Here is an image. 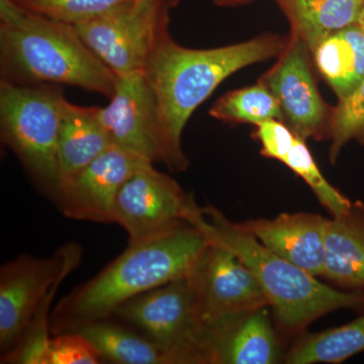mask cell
<instances>
[{"label":"cell","instance_id":"obj_1","mask_svg":"<svg viewBox=\"0 0 364 364\" xmlns=\"http://www.w3.org/2000/svg\"><path fill=\"white\" fill-rule=\"evenodd\" d=\"M286 38L264 33L238 44L189 49L167 33L150 55L144 69L156 97L164 144V164L171 171L188 168L182 133L196 109L225 79L245 67L277 58Z\"/></svg>","mask_w":364,"mask_h":364},{"label":"cell","instance_id":"obj_2","mask_svg":"<svg viewBox=\"0 0 364 364\" xmlns=\"http://www.w3.org/2000/svg\"><path fill=\"white\" fill-rule=\"evenodd\" d=\"M210 241L186 222L128 248L90 282L76 287L50 316L51 334L111 318L129 299L186 277Z\"/></svg>","mask_w":364,"mask_h":364},{"label":"cell","instance_id":"obj_3","mask_svg":"<svg viewBox=\"0 0 364 364\" xmlns=\"http://www.w3.org/2000/svg\"><path fill=\"white\" fill-rule=\"evenodd\" d=\"M0 75L20 85H71L111 98L117 75L73 26L0 0Z\"/></svg>","mask_w":364,"mask_h":364},{"label":"cell","instance_id":"obj_4","mask_svg":"<svg viewBox=\"0 0 364 364\" xmlns=\"http://www.w3.org/2000/svg\"><path fill=\"white\" fill-rule=\"evenodd\" d=\"M184 220L250 268L287 332L303 331L317 318L340 309L364 308V291H342L323 284L273 252L213 205L198 207L191 198Z\"/></svg>","mask_w":364,"mask_h":364},{"label":"cell","instance_id":"obj_5","mask_svg":"<svg viewBox=\"0 0 364 364\" xmlns=\"http://www.w3.org/2000/svg\"><path fill=\"white\" fill-rule=\"evenodd\" d=\"M66 100L55 85L0 82L2 142L53 202L60 186L58 143Z\"/></svg>","mask_w":364,"mask_h":364},{"label":"cell","instance_id":"obj_6","mask_svg":"<svg viewBox=\"0 0 364 364\" xmlns=\"http://www.w3.org/2000/svg\"><path fill=\"white\" fill-rule=\"evenodd\" d=\"M111 318L152 340L173 364L208 363L207 332L188 275L129 299Z\"/></svg>","mask_w":364,"mask_h":364},{"label":"cell","instance_id":"obj_7","mask_svg":"<svg viewBox=\"0 0 364 364\" xmlns=\"http://www.w3.org/2000/svg\"><path fill=\"white\" fill-rule=\"evenodd\" d=\"M179 0H135L90 23L73 26L91 51L117 76L144 72L153 50L169 33Z\"/></svg>","mask_w":364,"mask_h":364},{"label":"cell","instance_id":"obj_8","mask_svg":"<svg viewBox=\"0 0 364 364\" xmlns=\"http://www.w3.org/2000/svg\"><path fill=\"white\" fill-rule=\"evenodd\" d=\"M81 259L75 243L62 246L48 258L21 255L0 269V350L20 341L47 294L62 284Z\"/></svg>","mask_w":364,"mask_h":364},{"label":"cell","instance_id":"obj_9","mask_svg":"<svg viewBox=\"0 0 364 364\" xmlns=\"http://www.w3.org/2000/svg\"><path fill=\"white\" fill-rule=\"evenodd\" d=\"M188 279L205 332L242 314L269 306L250 268L229 249L212 242L196 260Z\"/></svg>","mask_w":364,"mask_h":364},{"label":"cell","instance_id":"obj_10","mask_svg":"<svg viewBox=\"0 0 364 364\" xmlns=\"http://www.w3.org/2000/svg\"><path fill=\"white\" fill-rule=\"evenodd\" d=\"M312 53L291 33L277 63L259 79L277 98L284 123L303 140L328 138L333 107L318 92L312 69Z\"/></svg>","mask_w":364,"mask_h":364},{"label":"cell","instance_id":"obj_11","mask_svg":"<svg viewBox=\"0 0 364 364\" xmlns=\"http://www.w3.org/2000/svg\"><path fill=\"white\" fill-rule=\"evenodd\" d=\"M191 198L172 177L145 163L119 189L114 223L128 233L129 243L146 240L186 223Z\"/></svg>","mask_w":364,"mask_h":364},{"label":"cell","instance_id":"obj_12","mask_svg":"<svg viewBox=\"0 0 364 364\" xmlns=\"http://www.w3.org/2000/svg\"><path fill=\"white\" fill-rule=\"evenodd\" d=\"M97 112L112 145L153 164L164 162L156 97L144 72L117 76L109 105L97 107Z\"/></svg>","mask_w":364,"mask_h":364},{"label":"cell","instance_id":"obj_13","mask_svg":"<svg viewBox=\"0 0 364 364\" xmlns=\"http://www.w3.org/2000/svg\"><path fill=\"white\" fill-rule=\"evenodd\" d=\"M145 163L151 162L112 145L63 184L54 203L69 219L114 223V202L119 189Z\"/></svg>","mask_w":364,"mask_h":364},{"label":"cell","instance_id":"obj_14","mask_svg":"<svg viewBox=\"0 0 364 364\" xmlns=\"http://www.w3.org/2000/svg\"><path fill=\"white\" fill-rule=\"evenodd\" d=\"M327 218L308 213L237 223L277 253L314 277H322L326 260Z\"/></svg>","mask_w":364,"mask_h":364},{"label":"cell","instance_id":"obj_15","mask_svg":"<svg viewBox=\"0 0 364 364\" xmlns=\"http://www.w3.org/2000/svg\"><path fill=\"white\" fill-rule=\"evenodd\" d=\"M208 363L273 364L282 359L267 306L207 330Z\"/></svg>","mask_w":364,"mask_h":364},{"label":"cell","instance_id":"obj_16","mask_svg":"<svg viewBox=\"0 0 364 364\" xmlns=\"http://www.w3.org/2000/svg\"><path fill=\"white\" fill-rule=\"evenodd\" d=\"M322 277L339 289L364 291V203H352L343 214L328 219Z\"/></svg>","mask_w":364,"mask_h":364},{"label":"cell","instance_id":"obj_17","mask_svg":"<svg viewBox=\"0 0 364 364\" xmlns=\"http://www.w3.org/2000/svg\"><path fill=\"white\" fill-rule=\"evenodd\" d=\"M111 146L97 107H81L66 100L59 134V189Z\"/></svg>","mask_w":364,"mask_h":364},{"label":"cell","instance_id":"obj_18","mask_svg":"<svg viewBox=\"0 0 364 364\" xmlns=\"http://www.w3.org/2000/svg\"><path fill=\"white\" fill-rule=\"evenodd\" d=\"M291 25V33L315 51L333 33L358 20L364 0H275Z\"/></svg>","mask_w":364,"mask_h":364},{"label":"cell","instance_id":"obj_19","mask_svg":"<svg viewBox=\"0 0 364 364\" xmlns=\"http://www.w3.org/2000/svg\"><path fill=\"white\" fill-rule=\"evenodd\" d=\"M314 63L339 100L364 79V30L358 23L333 33L316 48Z\"/></svg>","mask_w":364,"mask_h":364},{"label":"cell","instance_id":"obj_20","mask_svg":"<svg viewBox=\"0 0 364 364\" xmlns=\"http://www.w3.org/2000/svg\"><path fill=\"white\" fill-rule=\"evenodd\" d=\"M69 331L90 340L102 359L121 364H173L168 354L135 328L112 318L91 321ZM66 332V331H65Z\"/></svg>","mask_w":364,"mask_h":364},{"label":"cell","instance_id":"obj_21","mask_svg":"<svg viewBox=\"0 0 364 364\" xmlns=\"http://www.w3.org/2000/svg\"><path fill=\"white\" fill-rule=\"evenodd\" d=\"M364 352V313L340 327L299 339L284 358L289 364L341 363Z\"/></svg>","mask_w":364,"mask_h":364},{"label":"cell","instance_id":"obj_22","mask_svg":"<svg viewBox=\"0 0 364 364\" xmlns=\"http://www.w3.org/2000/svg\"><path fill=\"white\" fill-rule=\"evenodd\" d=\"M208 112L210 117L225 123L257 126L269 119L284 122L279 102L260 81L257 85L229 91L213 105Z\"/></svg>","mask_w":364,"mask_h":364},{"label":"cell","instance_id":"obj_23","mask_svg":"<svg viewBox=\"0 0 364 364\" xmlns=\"http://www.w3.org/2000/svg\"><path fill=\"white\" fill-rule=\"evenodd\" d=\"M16 6L51 20L78 26L97 20L135 0H11Z\"/></svg>","mask_w":364,"mask_h":364},{"label":"cell","instance_id":"obj_24","mask_svg":"<svg viewBox=\"0 0 364 364\" xmlns=\"http://www.w3.org/2000/svg\"><path fill=\"white\" fill-rule=\"evenodd\" d=\"M282 163L293 170L296 176L304 179L312 189L321 205L332 215V217L343 214L350 208L351 200L329 183L318 168L317 163L314 159L305 140L296 136L293 148Z\"/></svg>","mask_w":364,"mask_h":364},{"label":"cell","instance_id":"obj_25","mask_svg":"<svg viewBox=\"0 0 364 364\" xmlns=\"http://www.w3.org/2000/svg\"><path fill=\"white\" fill-rule=\"evenodd\" d=\"M328 138L331 140L330 159L333 163L350 141L364 145V79L350 95L333 107Z\"/></svg>","mask_w":364,"mask_h":364},{"label":"cell","instance_id":"obj_26","mask_svg":"<svg viewBox=\"0 0 364 364\" xmlns=\"http://www.w3.org/2000/svg\"><path fill=\"white\" fill-rule=\"evenodd\" d=\"M49 358L50 364H97L102 361L90 340L75 331L53 335Z\"/></svg>","mask_w":364,"mask_h":364},{"label":"cell","instance_id":"obj_27","mask_svg":"<svg viewBox=\"0 0 364 364\" xmlns=\"http://www.w3.org/2000/svg\"><path fill=\"white\" fill-rule=\"evenodd\" d=\"M255 138L259 141L261 154L284 162L296 141V134L279 119H269L256 126Z\"/></svg>","mask_w":364,"mask_h":364},{"label":"cell","instance_id":"obj_28","mask_svg":"<svg viewBox=\"0 0 364 364\" xmlns=\"http://www.w3.org/2000/svg\"><path fill=\"white\" fill-rule=\"evenodd\" d=\"M251 1L253 0H213L215 6L222 7L238 6Z\"/></svg>","mask_w":364,"mask_h":364},{"label":"cell","instance_id":"obj_29","mask_svg":"<svg viewBox=\"0 0 364 364\" xmlns=\"http://www.w3.org/2000/svg\"><path fill=\"white\" fill-rule=\"evenodd\" d=\"M359 26L364 30V4L363 6V9H361L360 14H359L358 20L356 21Z\"/></svg>","mask_w":364,"mask_h":364}]
</instances>
